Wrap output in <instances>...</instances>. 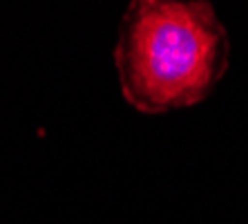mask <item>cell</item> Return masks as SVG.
<instances>
[{"mask_svg":"<svg viewBox=\"0 0 248 224\" xmlns=\"http://www.w3.org/2000/svg\"><path fill=\"white\" fill-rule=\"evenodd\" d=\"M231 43L208 2L134 0L123 14L114 63L123 99L143 115L195 105L228 68Z\"/></svg>","mask_w":248,"mask_h":224,"instance_id":"6da1fadb","label":"cell"}]
</instances>
